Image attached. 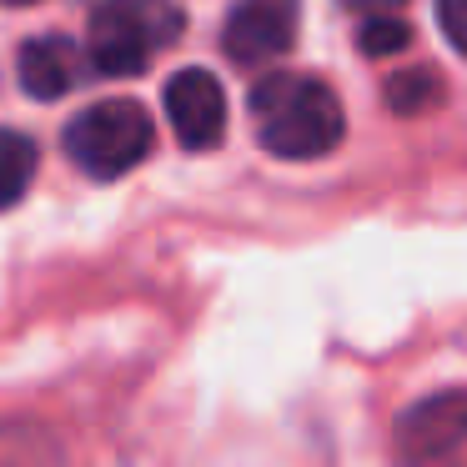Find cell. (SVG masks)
Instances as JSON below:
<instances>
[{
    "instance_id": "7c38bea8",
    "label": "cell",
    "mask_w": 467,
    "mask_h": 467,
    "mask_svg": "<svg viewBox=\"0 0 467 467\" xmlns=\"http://www.w3.org/2000/svg\"><path fill=\"white\" fill-rule=\"evenodd\" d=\"M342 5H352L362 16H392V11H402L407 0H342Z\"/></svg>"
},
{
    "instance_id": "30bf717a",
    "label": "cell",
    "mask_w": 467,
    "mask_h": 467,
    "mask_svg": "<svg viewBox=\"0 0 467 467\" xmlns=\"http://www.w3.org/2000/svg\"><path fill=\"white\" fill-rule=\"evenodd\" d=\"M357 41H362L367 56H397L407 51V41H412V26L402 21V16H367L362 31H357Z\"/></svg>"
},
{
    "instance_id": "277c9868",
    "label": "cell",
    "mask_w": 467,
    "mask_h": 467,
    "mask_svg": "<svg viewBox=\"0 0 467 467\" xmlns=\"http://www.w3.org/2000/svg\"><path fill=\"white\" fill-rule=\"evenodd\" d=\"M402 467H462L467 457V387H447L412 402L392 427Z\"/></svg>"
},
{
    "instance_id": "8992f818",
    "label": "cell",
    "mask_w": 467,
    "mask_h": 467,
    "mask_svg": "<svg viewBox=\"0 0 467 467\" xmlns=\"http://www.w3.org/2000/svg\"><path fill=\"white\" fill-rule=\"evenodd\" d=\"M296 41V0H236L222 26V46L236 66H266Z\"/></svg>"
},
{
    "instance_id": "4fadbf2b",
    "label": "cell",
    "mask_w": 467,
    "mask_h": 467,
    "mask_svg": "<svg viewBox=\"0 0 467 467\" xmlns=\"http://www.w3.org/2000/svg\"><path fill=\"white\" fill-rule=\"evenodd\" d=\"M0 5H31V0H0Z\"/></svg>"
},
{
    "instance_id": "3957f363",
    "label": "cell",
    "mask_w": 467,
    "mask_h": 467,
    "mask_svg": "<svg viewBox=\"0 0 467 467\" xmlns=\"http://www.w3.org/2000/svg\"><path fill=\"white\" fill-rule=\"evenodd\" d=\"M66 156L96 182L136 171L156 146V121L141 101H96L66 126Z\"/></svg>"
},
{
    "instance_id": "9c48e42d",
    "label": "cell",
    "mask_w": 467,
    "mask_h": 467,
    "mask_svg": "<svg viewBox=\"0 0 467 467\" xmlns=\"http://www.w3.org/2000/svg\"><path fill=\"white\" fill-rule=\"evenodd\" d=\"M437 96H442V86H437L432 71H402V76L387 81V106H392L397 116L427 111V106H437Z\"/></svg>"
},
{
    "instance_id": "7a4b0ae2",
    "label": "cell",
    "mask_w": 467,
    "mask_h": 467,
    "mask_svg": "<svg viewBox=\"0 0 467 467\" xmlns=\"http://www.w3.org/2000/svg\"><path fill=\"white\" fill-rule=\"evenodd\" d=\"M186 31L176 0H101L86 26V61L101 76H141Z\"/></svg>"
},
{
    "instance_id": "6da1fadb",
    "label": "cell",
    "mask_w": 467,
    "mask_h": 467,
    "mask_svg": "<svg viewBox=\"0 0 467 467\" xmlns=\"http://www.w3.org/2000/svg\"><path fill=\"white\" fill-rule=\"evenodd\" d=\"M246 106H252L256 141L282 161H317V156L337 151L347 136L342 101L317 76H292V71L262 76Z\"/></svg>"
},
{
    "instance_id": "52a82bcc",
    "label": "cell",
    "mask_w": 467,
    "mask_h": 467,
    "mask_svg": "<svg viewBox=\"0 0 467 467\" xmlns=\"http://www.w3.org/2000/svg\"><path fill=\"white\" fill-rule=\"evenodd\" d=\"M16 71H21V91L31 101H61L81 81L86 61L71 36H31L16 56Z\"/></svg>"
},
{
    "instance_id": "8fae6325",
    "label": "cell",
    "mask_w": 467,
    "mask_h": 467,
    "mask_svg": "<svg viewBox=\"0 0 467 467\" xmlns=\"http://www.w3.org/2000/svg\"><path fill=\"white\" fill-rule=\"evenodd\" d=\"M437 26L452 41V51L467 56V0H437Z\"/></svg>"
},
{
    "instance_id": "ba28073f",
    "label": "cell",
    "mask_w": 467,
    "mask_h": 467,
    "mask_svg": "<svg viewBox=\"0 0 467 467\" xmlns=\"http://www.w3.org/2000/svg\"><path fill=\"white\" fill-rule=\"evenodd\" d=\"M36 141L26 131H0V212L16 206L36 182Z\"/></svg>"
},
{
    "instance_id": "5b68a950",
    "label": "cell",
    "mask_w": 467,
    "mask_h": 467,
    "mask_svg": "<svg viewBox=\"0 0 467 467\" xmlns=\"http://www.w3.org/2000/svg\"><path fill=\"white\" fill-rule=\"evenodd\" d=\"M161 101H166V121H171L176 141H182L186 151H212L226 136V91L212 71H202V66L176 71L171 81H166Z\"/></svg>"
}]
</instances>
